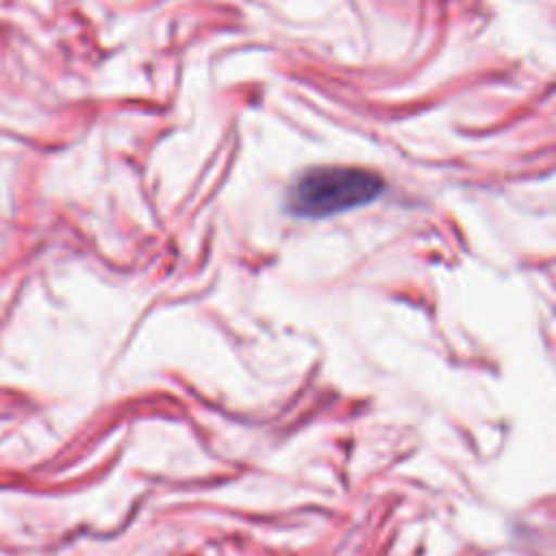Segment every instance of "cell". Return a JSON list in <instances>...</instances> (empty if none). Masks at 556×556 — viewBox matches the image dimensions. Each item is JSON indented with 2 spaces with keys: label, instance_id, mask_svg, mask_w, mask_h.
<instances>
[{
  "label": "cell",
  "instance_id": "6da1fadb",
  "mask_svg": "<svg viewBox=\"0 0 556 556\" xmlns=\"http://www.w3.org/2000/svg\"><path fill=\"white\" fill-rule=\"evenodd\" d=\"M384 189L378 174L348 165L306 169L287 193V208L295 217L321 219L374 202Z\"/></svg>",
  "mask_w": 556,
  "mask_h": 556
}]
</instances>
